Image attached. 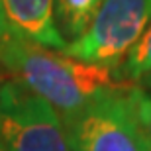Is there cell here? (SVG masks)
Returning a JSON list of instances; mask_svg holds the SVG:
<instances>
[{
	"mask_svg": "<svg viewBox=\"0 0 151 151\" xmlns=\"http://www.w3.org/2000/svg\"><path fill=\"white\" fill-rule=\"evenodd\" d=\"M129 98H132V104H134L135 116L139 120L143 132L147 134L151 141V92L145 88H141L139 84H134L129 88Z\"/></svg>",
	"mask_w": 151,
	"mask_h": 151,
	"instance_id": "obj_8",
	"label": "cell"
},
{
	"mask_svg": "<svg viewBox=\"0 0 151 151\" xmlns=\"http://www.w3.org/2000/svg\"><path fill=\"white\" fill-rule=\"evenodd\" d=\"M2 6L10 34L55 51L67 47L53 22V0H2Z\"/></svg>",
	"mask_w": 151,
	"mask_h": 151,
	"instance_id": "obj_5",
	"label": "cell"
},
{
	"mask_svg": "<svg viewBox=\"0 0 151 151\" xmlns=\"http://www.w3.org/2000/svg\"><path fill=\"white\" fill-rule=\"evenodd\" d=\"M6 32L8 29H6V20H4V6H2V0H0V39L4 37Z\"/></svg>",
	"mask_w": 151,
	"mask_h": 151,
	"instance_id": "obj_9",
	"label": "cell"
},
{
	"mask_svg": "<svg viewBox=\"0 0 151 151\" xmlns=\"http://www.w3.org/2000/svg\"><path fill=\"white\" fill-rule=\"evenodd\" d=\"M71 151H151L128 90H118L61 118Z\"/></svg>",
	"mask_w": 151,
	"mask_h": 151,
	"instance_id": "obj_2",
	"label": "cell"
},
{
	"mask_svg": "<svg viewBox=\"0 0 151 151\" xmlns=\"http://www.w3.org/2000/svg\"><path fill=\"white\" fill-rule=\"evenodd\" d=\"M118 73L132 84H139L145 77H151V24L126 55Z\"/></svg>",
	"mask_w": 151,
	"mask_h": 151,
	"instance_id": "obj_7",
	"label": "cell"
},
{
	"mask_svg": "<svg viewBox=\"0 0 151 151\" xmlns=\"http://www.w3.org/2000/svg\"><path fill=\"white\" fill-rule=\"evenodd\" d=\"M0 67L10 78L55 108L61 118L102 96L134 86L122 78L118 69L78 61L10 32L0 39Z\"/></svg>",
	"mask_w": 151,
	"mask_h": 151,
	"instance_id": "obj_1",
	"label": "cell"
},
{
	"mask_svg": "<svg viewBox=\"0 0 151 151\" xmlns=\"http://www.w3.org/2000/svg\"><path fill=\"white\" fill-rule=\"evenodd\" d=\"M0 151H71L57 110L14 78L0 83Z\"/></svg>",
	"mask_w": 151,
	"mask_h": 151,
	"instance_id": "obj_3",
	"label": "cell"
},
{
	"mask_svg": "<svg viewBox=\"0 0 151 151\" xmlns=\"http://www.w3.org/2000/svg\"><path fill=\"white\" fill-rule=\"evenodd\" d=\"M149 24L151 0H102L86 34L67 43L63 53L84 63L120 69Z\"/></svg>",
	"mask_w": 151,
	"mask_h": 151,
	"instance_id": "obj_4",
	"label": "cell"
},
{
	"mask_svg": "<svg viewBox=\"0 0 151 151\" xmlns=\"http://www.w3.org/2000/svg\"><path fill=\"white\" fill-rule=\"evenodd\" d=\"M102 6V0H53V22L65 43L86 34Z\"/></svg>",
	"mask_w": 151,
	"mask_h": 151,
	"instance_id": "obj_6",
	"label": "cell"
},
{
	"mask_svg": "<svg viewBox=\"0 0 151 151\" xmlns=\"http://www.w3.org/2000/svg\"><path fill=\"white\" fill-rule=\"evenodd\" d=\"M139 86H141V88H145V90H151V77H145L139 83Z\"/></svg>",
	"mask_w": 151,
	"mask_h": 151,
	"instance_id": "obj_10",
	"label": "cell"
}]
</instances>
